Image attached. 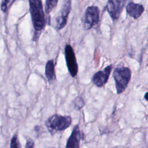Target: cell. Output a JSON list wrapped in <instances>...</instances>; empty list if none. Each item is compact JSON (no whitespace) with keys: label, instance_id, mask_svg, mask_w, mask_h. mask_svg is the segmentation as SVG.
Instances as JSON below:
<instances>
[{"label":"cell","instance_id":"1","mask_svg":"<svg viewBox=\"0 0 148 148\" xmlns=\"http://www.w3.org/2000/svg\"><path fill=\"white\" fill-rule=\"evenodd\" d=\"M28 2L29 13L34 29L33 40H35L38 39L44 29L46 24V20L42 0H28Z\"/></svg>","mask_w":148,"mask_h":148},{"label":"cell","instance_id":"2","mask_svg":"<svg viewBox=\"0 0 148 148\" xmlns=\"http://www.w3.org/2000/svg\"><path fill=\"white\" fill-rule=\"evenodd\" d=\"M72 124V118L70 116H62L54 114L50 116L45 122L48 131L51 135L67 129Z\"/></svg>","mask_w":148,"mask_h":148},{"label":"cell","instance_id":"3","mask_svg":"<svg viewBox=\"0 0 148 148\" xmlns=\"http://www.w3.org/2000/svg\"><path fill=\"white\" fill-rule=\"evenodd\" d=\"M112 75L115 83L117 94H120L126 90L131 80V70L127 66H117L114 69Z\"/></svg>","mask_w":148,"mask_h":148},{"label":"cell","instance_id":"4","mask_svg":"<svg viewBox=\"0 0 148 148\" xmlns=\"http://www.w3.org/2000/svg\"><path fill=\"white\" fill-rule=\"evenodd\" d=\"M100 9L97 6H88L83 15L82 24L84 28L89 30L95 26L99 21Z\"/></svg>","mask_w":148,"mask_h":148},{"label":"cell","instance_id":"5","mask_svg":"<svg viewBox=\"0 0 148 148\" xmlns=\"http://www.w3.org/2000/svg\"><path fill=\"white\" fill-rule=\"evenodd\" d=\"M72 9V0H64L61 8L55 18V28L57 30L64 28L68 22Z\"/></svg>","mask_w":148,"mask_h":148},{"label":"cell","instance_id":"6","mask_svg":"<svg viewBox=\"0 0 148 148\" xmlns=\"http://www.w3.org/2000/svg\"><path fill=\"white\" fill-rule=\"evenodd\" d=\"M64 56L68 72L72 77H75L78 73V64L74 50L70 44L65 46Z\"/></svg>","mask_w":148,"mask_h":148},{"label":"cell","instance_id":"7","mask_svg":"<svg viewBox=\"0 0 148 148\" xmlns=\"http://www.w3.org/2000/svg\"><path fill=\"white\" fill-rule=\"evenodd\" d=\"M127 0H108L106 10L113 21L119 19Z\"/></svg>","mask_w":148,"mask_h":148},{"label":"cell","instance_id":"8","mask_svg":"<svg viewBox=\"0 0 148 148\" xmlns=\"http://www.w3.org/2000/svg\"><path fill=\"white\" fill-rule=\"evenodd\" d=\"M112 69L113 65L110 64L94 73L91 78L92 84L97 87H103L108 81Z\"/></svg>","mask_w":148,"mask_h":148},{"label":"cell","instance_id":"9","mask_svg":"<svg viewBox=\"0 0 148 148\" xmlns=\"http://www.w3.org/2000/svg\"><path fill=\"white\" fill-rule=\"evenodd\" d=\"M83 138V134L80 130L79 124L73 128L71 135L68 138L65 148H80V141Z\"/></svg>","mask_w":148,"mask_h":148},{"label":"cell","instance_id":"10","mask_svg":"<svg viewBox=\"0 0 148 148\" xmlns=\"http://www.w3.org/2000/svg\"><path fill=\"white\" fill-rule=\"evenodd\" d=\"M125 9L128 15L135 20L140 17L145 11L143 5L134 2H128Z\"/></svg>","mask_w":148,"mask_h":148},{"label":"cell","instance_id":"11","mask_svg":"<svg viewBox=\"0 0 148 148\" xmlns=\"http://www.w3.org/2000/svg\"><path fill=\"white\" fill-rule=\"evenodd\" d=\"M45 76L49 82H53L56 79L54 62L53 60H49L45 65Z\"/></svg>","mask_w":148,"mask_h":148},{"label":"cell","instance_id":"12","mask_svg":"<svg viewBox=\"0 0 148 148\" xmlns=\"http://www.w3.org/2000/svg\"><path fill=\"white\" fill-rule=\"evenodd\" d=\"M58 0H46L45 5V12L49 14L57 6Z\"/></svg>","mask_w":148,"mask_h":148},{"label":"cell","instance_id":"13","mask_svg":"<svg viewBox=\"0 0 148 148\" xmlns=\"http://www.w3.org/2000/svg\"><path fill=\"white\" fill-rule=\"evenodd\" d=\"M10 148H21L18 137L17 134H15L11 139Z\"/></svg>","mask_w":148,"mask_h":148},{"label":"cell","instance_id":"14","mask_svg":"<svg viewBox=\"0 0 148 148\" xmlns=\"http://www.w3.org/2000/svg\"><path fill=\"white\" fill-rule=\"evenodd\" d=\"M73 103H74V108L76 110H80L84 106V101L82 97L78 96L73 101Z\"/></svg>","mask_w":148,"mask_h":148},{"label":"cell","instance_id":"15","mask_svg":"<svg viewBox=\"0 0 148 148\" xmlns=\"http://www.w3.org/2000/svg\"><path fill=\"white\" fill-rule=\"evenodd\" d=\"M12 1V0H2L0 6L2 12H3V13H6L8 11Z\"/></svg>","mask_w":148,"mask_h":148},{"label":"cell","instance_id":"16","mask_svg":"<svg viewBox=\"0 0 148 148\" xmlns=\"http://www.w3.org/2000/svg\"><path fill=\"white\" fill-rule=\"evenodd\" d=\"M25 148H35V143L31 138H28L26 140Z\"/></svg>","mask_w":148,"mask_h":148},{"label":"cell","instance_id":"17","mask_svg":"<svg viewBox=\"0 0 148 148\" xmlns=\"http://www.w3.org/2000/svg\"><path fill=\"white\" fill-rule=\"evenodd\" d=\"M147 92H146V93H145V97H144V98H145V99L147 101Z\"/></svg>","mask_w":148,"mask_h":148},{"label":"cell","instance_id":"18","mask_svg":"<svg viewBox=\"0 0 148 148\" xmlns=\"http://www.w3.org/2000/svg\"><path fill=\"white\" fill-rule=\"evenodd\" d=\"M113 148H115V147H113Z\"/></svg>","mask_w":148,"mask_h":148}]
</instances>
